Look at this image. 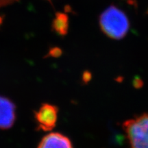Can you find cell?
Segmentation results:
<instances>
[{
    "instance_id": "obj_1",
    "label": "cell",
    "mask_w": 148,
    "mask_h": 148,
    "mask_svg": "<svg viewBox=\"0 0 148 148\" xmlns=\"http://www.w3.org/2000/svg\"><path fill=\"white\" fill-rule=\"evenodd\" d=\"M99 21L103 34L112 39L121 40L128 32V18L123 11L113 5L108 7L100 14Z\"/></svg>"
},
{
    "instance_id": "obj_2",
    "label": "cell",
    "mask_w": 148,
    "mask_h": 148,
    "mask_svg": "<svg viewBox=\"0 0 148 148\" xmlns=\"http://www.w3.org/2000/svg\"><path fill=\"white\" fill-rule=\"evenodd\" d=\"M128 148H148V113L125 121L122 124Z\"/></svg>"
},
{
    "instance_id": "obj_3",
    "label": "cell",
    "mask_w": 148,
    "mask_h": 148,
    "mask_svg": "<svg viewBox=\"0 0 148 148\" xmlns=\"http://www.w3.org/2000/svg\"><path fill=\"white\" fill-rule=\"evenodd\" d=\"M58 108L56 105L44 103L34 112V119L37 130L49 132L56 125L58 117Z\"/></svg>"
},
{
    "instance_id": "obj_4",
    "label": "cell",
    "mask_w": 148,
    "mask_h": 148,
    "mask_svg": "<svg viewBox=\"0 0 148 148\" xmlns=\"http://www.w3.org/2000/svg\"><path fill=\"white\" fill-rule=\"evenodd\" d=\"M16 108L14 103L5 96L0 95V130H8L16 121Z\"/></svg>"
},
{
    "instance_id": "obj_5",
    "label": "cell",
    "mask_w": 148,
    "mask_h": 148,
    "mask_svg": "<svg viewBox=\"0 0 148 148\" xmlns=\"http://www.w3.org/2000/svg\"><path fill=\"white\" fill-rule=\"evenodd\" d=\"M37 148H73L69 137L60 132H51L43 136Z\"/></svg>"
},
{
    "instance_id": "obj_6",
    "label": "cell",
    "mask_w": 148,
    "mask_h": 148,
    "mask_svg": "<svg viewBox=\"0 0 148 148\" xmlns=\"http://www.w3.org/2000/svg\"><path fill=\"white\" fill-rule=\"evenodd\" d=\"M52 29L60 36L67 34L69 29V17L66 14L58 12L52 22Z\"/></svg>"
},
{
    "instance_id": "obj_7",
    "label": "cell",
    "mask_w": 148,
    "mask_h": 148,
    "mask_svg": "<svg viewBox=\"0 0 148 148\" xmlns=\"http://www.w3.org/2000/svg\"><path fill=\"white\" fill-rule=\"evenodd\" d=\"M62 54V49L59 47H52L49 49V52L47 53L48 56L53 57V58H56V57L60 56Z\"/></svg>"
},
{
    "instance_id": "obj_8",
    "label": "cell",
    "mask_w": 148,
    "mask_h": 148,
    "mask_svg": "<svg viewBox=\"0 0 148 148\" xmlns=\"http://www.w3.org/2000/svg\"><path fill=\"white\" fill-rule=\"evenodd\" d=\"M64 9V11H65V12H71V7L69 5H65Z\"/></svg>"
},
{
    "instance_id": "obj_9",
    "label": "cell",
    "mask_w": 148,
    "mask_h": 148,
    "mask_svg": "<svg viewBox=\"0 0 148 148\" xmlns=\"http://www.w3.org/2000/svg\"><path fill=\"white\" fill-rule=\"evenodd\" d=\"M2 22H3V18L1 16H0V25H1V24L2 23Z\"/></svg>"
},
{
    "instance_id": "obj_10",
    "label": "cell",
    "mask_w": 148,
    "mask_h": 148,
    "mask_svg": "<svg viewBox=\"0 0 148 148\" xmlns=\"http://www.w3.org/2000/svg\"><path fill=\"white\" fill-rule=\"evenodd\" d=\"M147 13L148 14V9H147Z\"/></svg>"
}]
</instances>
